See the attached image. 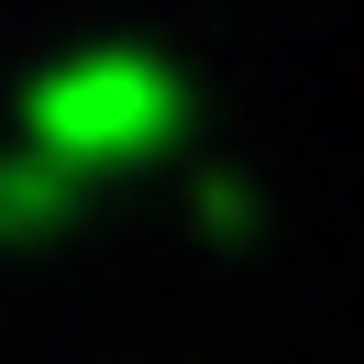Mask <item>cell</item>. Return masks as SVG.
Returning <instances> with one entry per match:
<instances>
[{
    "label": "cell",
    "mask_w": 364,
    "mask_h": 364,
    "mask_svg": "<svg viewBox=\"0 0 364 364\" xmlns=\"http://www.w3.org/2000/svg\"><path fill=\"white\" fill-rule=\"evenodd\" d=\"M177 111H188L177 67H166L155 45H122V33L67 45V55H45V67L23 77V144L67 155L77 177L144 155V144H166V133H177Z\"/></svg>",
    "instance_id": "cell-1"
},
{
    "label": "cell",
    "mask_w": 364,
    "mask_h": 364,
    "mask_svg": "<svg viewBox=\"0 0 364 364\" xmlns=\"http://www.w3.org/2000/svg\"><path fill=\"white\" fill-rule=\"evenodd\" d=\"M67 199H77L67 155H45V144H11V155H0V232H45Z\"/></svg>",
    "instance_id": "cell-2"
},
{
    "label": "cell",
    "mask_w": 364,
    "mask_h": 364,
    "mask_svg": "<svg viewBox=\"0 0 364 364\" xmlns=\"http://www.w3.org/2000/svg\"><path fill=\"white\" fill-rule=\"evenodd\" d=\"M177 199H188V221H199L210 243L254 232V177H243V166H221V155H188V166H177Z\"/></svg>",
    "instance_id": "cell-3"
}]
</instances>
